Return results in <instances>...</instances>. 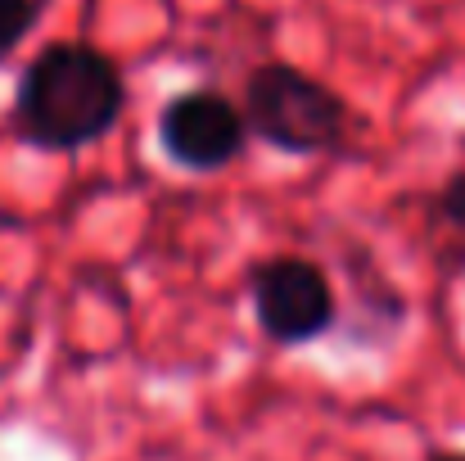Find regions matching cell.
<instances>
[{
    "label": "cell",
    "mask_w": 465,
    "mask_h": 461,
    "mask_svg": "<svg viewBox=\"0 0 465 461\" xmlns=\"http://www.w3.org/2000/svg\"><path fill=\"white\" fill-rule=\"evenodd\" d=\"M249 295H253V316H258L262 335L281 348H299V344L321 339L339 316L330 276L308 258L258 263L249 276Z\"/></svg>",
    "instance_id": "cell-3"
},
{
    "label": "cell",
    "mask_w": 465,
    "mask_h": 461,
    "mask_svg": "<svg viewBox=\"0 0 465 461\" xmlns=\"http://www.w3.org/2000/svg\"><path fill=\"white\" fill-rule=\"evenodd\" d=\"M127 86L118 64L86 41H50L18 77L14 132L45 154H73L104 141L123 118Z\"/></svg>",
    "instance_id": "cell-1"
},
{
    "label": "cell",
    "mask_w": 465,
    "mask_h": 461,
    "mask_svg": "<svg viewBox=\"0 0 465 461\" xmlns=\"http://www.w3.org/2000/svg\"><path fill=\"white\" fill-rule=\"evenodd\" d=\"M439 217L465 240V163L448 176V185H443V195H439Z\"/></svg>",
    "instance_id": "cell-6"
},
{
    "label": "cell",
    "mask_w": 465,
    "mask_h": 461,
    "mask_svg": "<svg viewBox=\"0 0 465 461\" xmlns=\"http://www.w3.org/2000/svg\"><path fill=\"white\" fill-rule=\"evenodd\" d=\"M244 127L281 154H330L348 136V100L294 64H258L244 82Z\"/></svg>",
    "instance_id": "cell-2"
},
{
    "label": "cell",
    "mask_w": 465,
    "mask_h": 461,
    "mask_svg": "<svg viewBox=\"0 0 465 461\" xmlns=\"http://www.w3.org/2000/svg\"><path fill=\"white\" fill-rule=\"evenodd\" d=\"M430 461H465V453H439V457H430Z\"/></svg>",
    "instance_id": "cell-7"
},
{
    "label": "cell",
    "mask_w": 465,
    "mask_h": 461,
    "mask_svg": "<svg viewBox=\"0 0 465 461\" xmlns=\"http://www.w3.org/2000/svg\"><path fill=\"white\" fill-rule=\"evenodd\" d=\"M45 0H0V64L23 45V36L41 23Z\"/></svg>",
    "instance_id": "cell-5"
},
{
    "label": "cell",
    "mask_w": 465,
    "mask_h": 461,
    "mask_svg": "<svg viewBox=\"0 0 465 461\" xmlns=\"http://www.w3.org/2000/svg\"><path fill=\"white\" fill-rule=\"evenodd\" d=\"M249 145V127L240 105L226 91L194 86L163 105L158 114V150L185 172H222Z\"/></svg>",
    "instance_id": "cell-4"
}]
</instances>
